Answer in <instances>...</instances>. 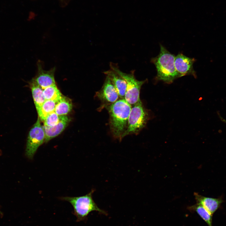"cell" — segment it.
<instances>
[{
	"label": "cell",
	"mask_w": 226,
	"mask_h": 226,
	"mask_svg": "<svg viewBox=\"0 0 226 226\" xmlns=\"http://www.w3.org/2000/svg\"><path fill=\"white\" fill-rule=\"evenodd\" d=\"M94 190L92 189L86 195L77 197H62L61 199L69 202L72 206L73 214L77 218V222L86 220L89 213L93 211H97L103 214L107 215L105 211L99 208L94 201L92 195Z\"/></svg>",
	"instance_id": "cell-3"
},
{
	"label": "cell",
	"mask_w": 226,
	"mask_h": 226,
	"mask_svg": "<svg viewBox=\"0 0 226 226\" xmlns=\"http://www.w3.org/2000/svg\"><path fill=\"white\" fill-rule=\"evenodd\" d=\"M225 121L226 122V121Z\"/></svg>",
	"instance_id": "cell-20"
},
{
	"label": "cell",
	"mask_w": 226,
	"mask_h": 226,
	"mask_svg": "<svg viewBox=\"0 0 226 226\" xmlns=\"http://www.w3.org/2000/svg\"><path fill=\"white\" fill-rule=\"evenodd\" d=\"M72 106L71 100L62 95L56 103L55 112L59 116L66 115L71 110Z\"/></svg>",
	"instance_id": "cell-14"
},
{
	"label": "cell",
	"mask_w": 226,
	"mask_h": 226,
	"mask_svg": "<svg viewBox=\"0 0 226 226\" xmlns=\"http://www.w3.org/2000/svg\"><path fill=\"white\" fill-rule=\"evenodd\" d=\"M70 121L66 115L60 116L59 122L52 127L43 126L45 133V142H47L60 134L65 129Z\"/></svg>",
	"instance_id": "cell-10"
},
{
	"label": "cell",
	"mask_w": 226,
	"mask_h": 226,
	"mask_svg": "<svg viewBox=\"0 0 226 226\" xmlns=\"http://www.w3.org/2000/svg\"><path fill=\"white\" fill-rule=\"evenodd\" d=\"M195 61L194 58L187 57L181 53L175 56V66L179 78L189 75L196 77V73L193 67Z\"/></svg>",
	"instance_id": "cell-8"
},
{
	"label": "cell",
	"mask_w": 226,
	"mask_h": 226,
	"mask_svg": "<svg viewBox=\"0 0 226 226\" xmlns=\"http://www.w3.org/2000/svg\"><path fill=\"white\" fill-rule=\"evenodd\" d=\"M0 214H1V212H0Z\"/></svg>",
	"instance_id": "cell-19"
},
{
	"label": "cell",
	"mask_w": 226,
	"mask_h": 226,
	"mask_svg": "<svg viewBox=\"0 0 226 226\" xmlns=\"http://www.w3.org/2000/svg\"><path fill=\"white\" fill-rule=\"evenodd\" d=\"M57 102L52 100H46L37 111L38 117L43 121L45 118L50 113L54 111Z\"/></svg>",
	"instance_id": "cell-16"
},
{
	"label": "cell",
	"mask_w": 226,
	"mask_h": 226,
	"mask_svg": "<svg viewBox=\"0 0 226 226\" xmlns=\"http://www.w3.org/2000/svg\"><path fill=\"white\" fill-rule=\"evenodd\" d=\"M110 69L116 72L124 78L126 82V89L125 100L132 106L136 104L140 100V93L142 85L146 82L137 80L134 75V71L130 73H126L121 71L116 64L110 63Z\"/></svg>",
	"instance_id": "cell-4"
},
{
	"label": "cell",
	"mask_w": 226,
	"mask_h": 226,
	"mask_svg": "<svg viewBox=\"0 0 226 226\" xmlns=\"http://www.w3.org/2000/svg\"><path fill=\"white\" fill-rule=\"evenodd\" d=\"M175 56L169 51L162 45L158 55L153 58L152 62L155 66L157 71L156 79L170 83L179 78L175 66Z\"/></svg>",
	"instance_id": "cell-2"
},
{
	"label": "cell",
	"mask_w": 226,
	"mask_h": 226,
	"mask_svg": "<svg viewBox=\"0 0 226 226\" xmlns=\"http://www.w3.org/2000/svg\"><path fill=\"white\" fill-rule=\"evenodd\" d=\"M60 116L53 111L49 114L43 121L44 126L52 127L56 125L59 122Z\"/></svg>",
	"instance_id": "cell-18"
},
{
	"label": "cell",
	"mask_w": 226,
	"mask_h": 226,
	"mask_svg": "<svg viewBox=\"0 0 226 226\" xmlns=\"http://www.w3.org/2000/svg\"><path fill=\"white\" fill-rule=\"evenodd\" d=\"M95 95L101 101L102 108L114 103L120 98L115 86L107 76L101 89L96 93Z\"/></svg>",
	"instance_id": "cell-7"
},
{
	"label": "cell",
	"mask_w": 226,
	"mask_h": 226,
	"mask_svg": "<svg viewBox=\"0 0 226 226\" xmlns=\"http://www.w3.org/2000/svg\"><path fill=\"white\" fill-rule=\"evenodd\" d=\"M148 118V113L140 100L132 106L123 137L129 135L138 134L145 126Z\"/></svg>",
	"instance_id": "cell-5"
},
{
	"label": "cell",
	"mask_w": 226,
	"mask_h": 226,
	"mask_svg": "<svg viewBox=\"0 0 226 226\" xmlns=\"http://www.w3.org/2000/svg\"><path fill=\"white\" fill-rule=\"evenodd\" d=\"M37 73L33 78L34 81L42 89L56 84L54 78L55 68L49 70H44L41 63H38Z\"/></svg>",
	"instance_id": "cell-9"
},
{
	"label": "cell",
	"mask_w": 226,
	"mask_h": 226,
	"mask_svg": "<svg viewBox=\"0 0 226 226\" xmlns=\"http://www.w3.org/2000/svg\"><path fill=\"white\" fill-rule=\"evenodd\" d=\"M194 195L197 203L202 205L212 215L223 202L221 198L205 197L196 193H195Z\"/></svg>",
	"instance_id": "cell-12"
},
{
	"label": "cell",
	"mask_w": 226,
	"mask_h": 226,
	"mask_svg": "<svg viewBox=\"0 0 226 226\" xmlns=\"http://www.w3.org/2000/svg\"><path fill=\"white\" fill-rule=\"evenodd\" d=\"M43 95L46 100H52L57 102L62 95L56 84L43 89Z\"/></svg>",
	"instance_id": "cell-17"
},
{
	"label": "cell",
	"mask_w": 226,
	"mask_h": 226,
	"mask_svg": "<svg viewBox=\"0 0 226 226\" xmlns=\"http://www.w3.org/2000/svg\"><path fill=\"white\" fill-rule=\"evenodd\" d=\"M111 80L120 99H124L126 89V82L125 79L116 72L110 69L104 72Z\"/></svg>",
	"instance_id": "cell-11"
},
{
	"label": "cell",
	"mask_w": 226,
	"mask_h": 226,
	"mask_svg": "<svg viewBox=\"0 0 226 226\" xmlns=\"http://www.w3.org/2000/svg\"><path fill=\"white\" fill-rule=\"evenodd\" d=\"M32 97L37 111L46 100L43 95L42 89L32 79L29 83Z\"/></svg>",
	"instance_id": "cell-13"
},
{
	"label": "cell",
	"mask_w": 226,
	"mask_h": 226,
	"mask_svg": "<svg viewBox=\"0 0 226 226\" xmlns=\"http://www.w3.org/2000/svg\"><path fill=\"white\" fill-rule=\"evenodd\" d=\"M132 106L124 99L105 106L109 115V125L113 137L121 141L127 127Z\"/></svg>",
	"instance_id": "cell-1"
},
{
	"label": "cell",
	"mask_w": 226,
	"mask_h": 226,
	"mask_svg": "<svg viewBox=\"0 0 226 226\" xmlns=\"http://www.w3.org/2000/svg\"><path fill=\"white\" fill-rule=\"evenodd\" d=\"M187 208L191 212H196L208 226H212L213 215L202 205L196 203L188 207Z\"/></svg>",
	"instance_id": "cell-15"
},
{
	"label": "cell",
	"mask_w": 226,
	"mask_h": 226,
	"mask_svg": "<svg viewBox=\"0 0 226 226\" xmlns=\"http://www.w3.org/2000/svg\"><path fill=\"white\" fill-rule=\"evenodd\" d=\"M45 133L39 117L29 132L27 137L25 154L32 159L38 148L45 142Z\"/></svg>",
	"instance_id": "cell-6"
}]
</instances>
